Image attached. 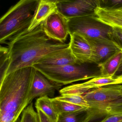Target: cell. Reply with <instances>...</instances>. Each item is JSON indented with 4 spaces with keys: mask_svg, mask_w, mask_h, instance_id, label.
<instances>
[{
    "mask_svg": "<svg viewBox=\"0 0 122 122\" xmlns=\"http://www.w3.org/2000/svg\"><path fill=\"white\" fill-rule=\"evenodd\" d=\"M28 28L6 43L9 59L6 74L18 69L32 67L43 57L69 46V43L48 38L44 31L42 23L33 29Z\"/></svg>",
    "mask_w": 122,
    "mask_h": 122,
    "instance_id": "6da1fadb",
    "label": "cell"
},
{
    "mask_svg": "<svg viewBox=\"0 0 122 122\" xmlns=\"http://www.w3.org/2000/svg\"><path fill=\"white\" fill-rule=\"evenodd\" d=\"M34 69L32 66L28 67L6 75L0 89V115H21L29 105L28 98Z\"/></svg>",
    "mask_w": 122,
    "mask_h": 122,
    "instance_id": "7a4b0ae2",
    "label": "cell"
},
{
    "mask_svg": "<svg viewBox=\"0 0 122 122\" xmlns=\"http://www.w3.org/2000/svg\"><path fill=\"white\" fill-rule=\"evenodd\" d=\"M89 107L84 122H97L112 115L122 114V84L92 90L83 95Z\"/></svg>",
    "mask_w": 122,
    "mask_h": 122,
    "instance_id": "3957f363",
    "label": "cell"
},
{
    "mask_svg": "<svg viewBox=\"0 0 122 122\" xmlns=\"http://www.w3.org/2000/svg\"><path fill=\"white\" fill-rule=\"evenodd\" d=\"M40 0H20L0 18V44L28 28Z\"/></svg>",
    "mask_w": 122,
    "mask_h": 122,
    "instance_id": "277c9868",
    "label": "cell"
},
{
    "mask_svg": "<svg viewBox=\"0 0 122 122\" xmlns=\"http://www.w3.org/2000/svg\"><path fill=\"white\" fill-rule=\"evenodd\" d=\"M32 67L50 81L61 85L87 80L101 75L84 64H75L51 66L35 64Z\"/></svg>",
    "mask_w": 122,
    "mask_h": 122,
    "instance_id": "5b68a950",
    "label": "cell"
},
{
    "mask_svg": "<svg viewBox=\"0 0 122 122\" xmlns=\"http://www.w3.org/2000/svg\"><path fill=\"white\" fill-rule=\"evenodd\" d=\"M69 33H77L85 38L111 39L113 28L100 20L95 14L67 19Z\"/></svg>",
    "mask_w": 122,
    "mask_h": 122,
    "instance_id": "8992f818",
    "label": "cell"
},
{
    "mask_svg": "<svg viewBox=\"0 0 122 122\" xmlns=\"http://www.w3.org/2000/svg\"><path fill=\"white\" fill-rule=\"evenodd\" d=\"M57 11L67 19L95 14L100 0H70L56 4Z\"/></svg>",
    "mask_w": 122,
    "mask_h": 122,
    "instance_id": "52a82bcc",
    "label": "cell"
},
{
    "mask_svg": "<svg viewBox=\"0 0 122 122\" xmlns=\"http://www.w3.org/2000/svg\"><path fill=\"white\" fill-rule=\"evenodd\" d=\"M44 33L52 40L65 43L69 35L67 19L58 11L42 22Z\"/></svg>",
    "mask_w": 122,
    "mask_h": 122,
    "instance_id": "ba28073f",
    "label": "cell"
},
{
    "mask_svg": "<svg viewBox=\"0 0 122 122\" xmlns=\"http://www.w3.org/2000/svg\"><path fill=\"white\" fill-rule=\"evenodd\" d=\"M86 38L91 48V56L90 63L98 65L117 51L122 50L117 43L110 39Z\"/></svg>",
    "mask_w": 122,
    "mask_h": 122,
    "instance_id": "9c48e42d",
    "label": "cell"
},
{
    "mask_svg": "<svg viewBox=\"0 0 122 122\" xmlns=\"http://www.w3.org/2000/svg\"><path fill=\"white\" fill-rule=\"evenodd\" d=\"M61 85L50 81L34 69L28 98L29 104L31 103L36 97L53 96L56 90L61 88Z\"/></svg>",
    "mask_w": 122,
    "mask_h": 122,
    "instance_id": "30bf717a",
    "label": "cell"
},
{
    "mask_svg": "<svg viewBox=\"0 0 122 122\" xmlns=\"http://www.w3.org/2000/svg\"><path fill=\"white\" fill-rule=\"evenodd\" d=\"M115 79L114 77L97 76L82 83L73 84L63 87L59 91L61 95L67 94L82 95L92 90L107 85L114 84Z\"/></svg>",
    "mask_w": 122,
    "mask_h": 122,
    "instance_id": "8fae6325",
    "label": "cell"
},
{
    "mask_svg": "<svg viewBox=\"0 0 122 122\" xmlns=\"http://www.w3.org/2000/svg\"><path fill=\"white\" fill-rule=\"evenodd\" d=\"M69 47L78 64L90 63L91 49L89 44L84 36L77 33L69 34Z\"/></svg>",
    "mask_w": 122,
    "mask_h": 122,
    "instance_id": "7c38bea8",
    "label": "cell"
},
{
    "mask_svg": "<svg viewBox=\"0 0 122 122\" xmlns=\"http://www.w3.org/2000/svg\"><path fill=\"white\" fill-rule=\"evenodd\" d=\"M36 64L58 66L77 64L69 46L43 57Z\"/></svg>",
    "mask_w": 122,
    "mask_h": 122,
    "instance_id": "4fadbf2b",
    "label": "cell"
},
{
    "mask_svg": "<svg viewBox=\"0 0 122 122\" xmlns=\"http://www.w3.org/2000/svg\"><path fill=\"white\" fill-rule=\"evenodd\" d=\"M95 14L102 22L112 28L122 29V14L121 13L100 6L96 9Z\"/></svg>",
    "mask_w": 122,
    "mask_h": 122,
    "instance_id": "5bb4252c",
    "label": "cell"
},
{
    "mask_svg": "<svg viewBox=\"0 0 122 122\" xmlns=\"http://www.w3.org/2000/svg\"><path fill=\"white\" fill-rule=\"evenodd\" d=\"M56 11V4L46 0H40L36 12L28 30H31L36 28Z\"/></svg>",
    "mask_w": 122,
    "mask_h": 122,
    "instance_id": "9a60e30c",
    "label": "cell"
},
{
    "mask_svg": "<svg viewBox=\"0 0 122 122\" xmlns=\"http://www.w3.org/2000/svg\"><path fill=\"white\" fill-rule=\"evenodd\" d=\"M122 50L117 51L105 61L98 64L100 75L105 77H114L121 64Z\"/></svg>",
    "mask_w": 122,
    "mask_h": 122,
    "instance_id": "2e32d148",
    "label": "cell"
},
{
    "mask_svg": "<svg viewBox=\"0 0 122 122\" xmlns=\"http://www.w3.org/2000/svg\"><path fill=\"white\" fill-rule=\"evenodd\" d=\"M35 106L36 109L41 110L53 122H57L58 115L56 112L51 98L48 96L39 97L36 101Z\"/></svg>",
    "mask_w": 122,
    "mask_h": 122,
    "instance_id": "e0dca14e",
    "label": "cell"
},
{
    "mask_svg": "<svg viewBox=\"0 0 122 122\" xmlns=\"http://www.w3.org/2000/svg\"><path fill=\"white\" fill-rule=\"evenodd\" d=\"M54 107L58 115L74 112L87 109L84 107L60 101L55 98H51Z\"/></svg>",
    "mask_w": 122,
    "mask_h": 122,
    "instance_id": "ac0fdd59",
    "label": "cell"
},
{
    "mask_svg": "<svg viewBox=\"0 0 122 122\" xmlns=\"http://www.w3.org/2000/svg\"><path fill=\"white\" fill-rule=\"evenodd\" d=\"M87 109L59 114L56 122H84L87 115Z\"/></svg>",
    "mask_w": 122,
    "mask_h": 122,
    "instance_id": "d6986e66",
    "label": "cell"
},
{
    "mask_svg": "<svg viewBox=\"0 0 122 122\" xmlns=\"http://www.w3.org/2000/svg\"><path fill=\"white\" fill-rule=\"evenodd\" d=\"M56 99L69 102L71 104L84 107L88 109V104L84 98L83 95L76 94L61 95L54 97Z\"/></svg>",
    "mask_w": 122,
    "mask_h": 122,
    "instance_id": "ffe728a7",
    "label": "cell"
},
{
    "mask_svg": "<svg viewBox=\"0 0 122 122\" xmlns=\"http://www.w3.org/2000/svg\"><path fill=\"white\" fill-rule=\"evenodd\" d=\"M20 122H39L37 112L35 111L32 102L22 112Z\"/></svg>",
    "mask_w": 122,
    "mask_h": 122,
    "instance_id": "44dd1931",
    "label": "cell"
},
{
    "mask_svg": "<svg viewBox=\"0 0 122 122\" xmlns=\"http://www.w3.org/2000/svg\"><path fill=\"white\" fill-rule=\"evenodd\" d=\"M111 39L117 43L122 49V29L113 28Z\"/></svg>",
    "mask_w": 122,
    "mask_h": 122,
    "instance_id": "7402d4cb",
    "label": "cell"
},
{
    "mask_svg": "<svg viewBox=\"0 0 122 122\" xmlns=\"http://www.w3.org/2000/svg\"><path fill=\"white\" fill-rule=\"evenodd\" d=\"M103 7L110 9H116L122 6V0H105Z\"/></svg>",
    "mask_w": 122,
    "mask_h": 122,
    "instance_id": "603a6c76",
    "label": "cell"
},
{
    "mask_svg": "<svg viewBox=\"0 0 122 122\" xmlns=\"http://www.w3.org/2000/svg\"><path fill=\"white\" fill-rule=\"evenodd\" d=\"M8 58V48L0 46V68Z\"/></svg>",
    "mask_w": 122,
    "mask_h": 122,
    "instance_id": "cb8c5ba5",
    "label": "cell"
},
{
    "mask_svg": "<svg viewBox=\"0 0 122 122\" xmlns=\"http://www.w3.org/2000/svg\"><path fill=\"white\" fill-rule=\"evenodd\" d=\"M97 122H122V114L110 115L102 119Z\"/></svg>",
    "mask_w": 122,
    "mask_h": 122,
    "instance_id": "d4e9b609",
    "label": "cell"
},
{
    "mask_svg": "<svg viewBox=\"0 0 122 122\" xmlns=\"http://www.w3.org/2000/svg\"><path fill=\"white\" fill-rule=\"evenodd\" d=\"M9 63V58L0 68V89L4 77L5 76Z\"/></svg>",
    "mask_w": 122,
    "mask_h": 122,
    "instance_id": "484cf974",
    "label": "cell"
},
{
    "mask_svg": "<svg viewBox=\"0 0 122 122\" xmlns=\"http://www.w3.org/2000/svg\"><path fill=\"white\" fill-rule=\"evenodd\" d=\"M39 122H54L49 119L41 110L36 109Z\"/></svg>",
    "mask_w": 122,
    "mask_h": 122,
    "instance_id": "4316f807",
    "label": "cell"
},
{
    "mask_svg": "<svg viewBox=\"0 0 122 122\" xmlns=\"http://www.w3.org/2000/svg\"><path fill=\"white\" fill-rule=\"evenodd\" d=\"M115 82L114 84H122V74L117 76L115 78Z\"/></svg>",
    "mask_w": 122,
    "mask_h": 122,
    "instance_id": "83f0119b",
    "label": "cell"
},
{
    "mask_svg": "<svg viewBox=\"0 0 122 122\" xmlns=\"http://www.w3.org/2000/svg\"><path fill=\"white\" fill-rule=\"evenodd\" d=\"M46 0L51 2V3H54L56 4H57L62 3V2L68 1L70 0Z\"/></svg>",
    "mask_w": 122,
    "mask_h": 122,
    "instance_id": "f1b7e54d",
    "label": "cell"
},
{
    "mask_svg": "<svg viewBox=\"0 0 122 122\" xmlns=\"http://www.w3.org/2000/svg\"><path fill=\"white\" fill-rule=\"evenodd\" d=\"M122 74V60L121 64H120V65L115 75H119Z\"/></svg>",
    "mask_w": 122,
    "mask_h": 122,
    "instance_id": "f546056e",
    "label": "cell"
},
{
    "mask_svg": "<svg viewBox=\"0 0 122 122\" xmlns=\"http://www.w3.org/2000/svg\"><path fill=\"white\" fill-rule=\"evenodd\" d=\"M113 10H115L117 11L118 12L121 13L122 14V7H120V8H118L116 9H114Z\"/></svg>",
    "mask_w": 122,
    "mask_h": 122,
    "instance_id": "4dcf8cb0",
    "label": "cell"
},
{
    "mask_svg": "<svg viewBox=\"0 0 122 122\" xmlns=\"http://www.w3.org/2000/svg\"><path fill=\"white\" fill-rule=\"evenodd\" d=\"M20 117H18V119H17L14 122H20Z\"/></svg>",
    "mask_w": 122,
    "mask_h": 122,
    "instance_id": "1f68e13d",
    "label": "cell"
},
{
    "mask_svg": "<svg viewBox=\"0 0 122 122\" xmlns=\"http://www.w3.org/2000/svg\"><path fill=\"white\" fill-rule=\"evenodd\" d=\"M101 0V1H102V2H103V3H104V2L105 0Z\"/></svg>",
    "mask_w": 122,
    "mask_h": 122,
    "instance_id": "d6a6232c",
    "label": "cell"
}]
</instances>
